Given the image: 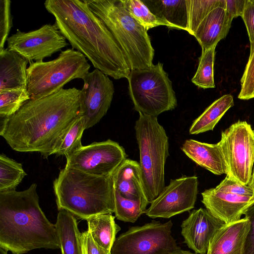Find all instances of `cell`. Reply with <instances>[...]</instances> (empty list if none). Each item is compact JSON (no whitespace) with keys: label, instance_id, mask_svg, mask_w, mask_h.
<instances>
[{"label":"cell","instance_id":"6da1fadb","mask_svg":"<svg viewBox=\"0 0 254 254\" xmlns=\"http://www.w3.org/2000/svg\"><path fill=\"white\" fill-rule=\"evenodd\" d=\"M80 90L62 89L29 99L8 118H0V135L14 150L52 155L58 142L79 116Z\"/></svg>","mask_w":254,"mask_h":254},{"label":"cell","instance_id":"7a4b0ae2","mask_svg":"<svg viewBox=\"0 0 254 254\" xmlns=\"http://www.w3.org/2000/svg\"><path fill=\"white\" fill-rule=\"evenodd\" d=\"M46 10L72 48L82 53L104 74L127 78L131 69L121 47L85 0H47Z\"/></svg>","mask_w":254,"mask_h":254},{"label":"cell","instance_id":"3957f363","mask_svg":"<svg viewBox=\"0 0 254 254\" xmlns=\"http://www.w3.org/2000/svg\"><path fill=\"white\" fill-rule=\"evenodd\" d=\"M0 247L12 254L38 249H61L55 224L39 204L37 185L0 192Z\"/></svg>","mask_w":254,"mask_h":254},{"label":"cell","instance_id":"277c9868","mask_svg":"<svg viewBox=\"0 0 254 254\" xmlns=\"http://www.w3.org/2000/svg\"><path fill=\"white\" fill-rule=\"evenodd\" d=\"M58 209L75 217L114 213L113 176H100L64 167L53 182Z\"/></svg>","mask_w":254,"mask_h":254},{"label":"cell","instance_id":"5b68a950","mask_svg":"<svg viewBox=\"0 0 254 254\" xmlns=\"http://www.w3.org/2000/svg\"><path fill=\"white\" fill-rule=\"evenodd\" d=\"M92 12L111 32L131 70L153 65L154 50L147 31L125 8L121 0H85Z\"/></svg>","mask_w":254,"mask_h":254},{"label":"cell","instance_id":"8992f818","mask_svg":"<svg viewBox=\"0 0 254 254\" xmlns=\"http://www.w3.org/2000/svg\"><path fill=\"white\" fill-rule=\"evenodd\" d=\"M134 129L143 185L150 203L165 187V166L169 155V138L155 117L139 113Z\"/></svg>","mask_w":254,"mask_h":254},{"label":"cell","instance_id":"52a82bcc","mask_svg":"<svg viewBox=\"0 0 254 254\" xmlns=\"http://www.w3.org/2000/svg\"><path fill=\"white\" fill-rule=\"evenodd\" d=\"M90 67L86 57L73 48L61 51L56 59L50 61L30 63L27 69L30 99L50 95L74 79H83Z\"/></svg>","mask_w":254,"mask_h":254},{"label":"cell","instance_id":"ba28073f","mask_svg":"<svg viewBox=\"0 0 254 254\" xmlns=\"http://www.w3.org/2000/svg\"><path fill=\"white\" fill-rule=\"evenodd\" d=\"M163 65L159 62L148 68L131 70L127 78L129 93L139 113L157 117L177 106L172 82Z\"/></svg>","mask_w":254,"mask_h":254},{"label":"cell","instance_id":"9c48e42d","mask_svg":"<svg viewBox=\"0 0 254 254\" xmlns=\"http://www.w3.org/2000/svg\"><path fill=\"white\" fill-rule=\"evenodd\" d=\"M220 143L227 165L226 175L249 185L254 163V132L246 121H238L222 131Z\"/></svg>","mask_w":254,"mask_h":254},{"label":"cell","instance_id":"30bf717a","mask_svg":"<svg viewBox=\"0 0 254 254\" xmlns=\"http://www.w3.org/2000/svg\"><path fill=\"white\" fill-rule=\"evenodd\" d=\"M173 223L152 221L130 228L115 240L111 254H171L180 248L171 235Z\"/></svg>","mask_w":254,"mask_h":254},{"label":"cell","instance_id":"8fae6325","mask_svg":"<svg viewBox=\"0 0 254 254\" xmlns=\"http://www.w3.org/2000/svg\"><path fill=\"white\" fill-rule=\"evenodd\" d=\"M127 157L123 146L115 141L108 139L83 145L66 157L65 167L95 176H113Z\"/></svg>","mask_w":254,"mask_h":254},{"label":"cell","instance_id":"7c38bea8","mask_svg":"<svg viewBox=\"0 0 254 254\" xmlns=\"http://www.w3.org/2000/svg\"><path fill=\"white\" fill-rule=\"evenodd\" d=\"M6 41L7 49L17 53L29 63L43 61L68 45L55 24H46L27 32L17 30Z\"/></svg>","mask_w":254,"mask_h":254},{"label":"cell","instance_id":"4fadbf2b","mask_svg":"<svg viewBox=\"0 0 254 254\" xmlns=\"http://www.w3.org/2000/svg\"><path fill=\"white\" fill-rule=\"evenodd\" d=\"M196 176H183L171 180L151 203L145 214L152 218H169L194 207L198 192Z\"/></svg>","mask_w":254,"mask_h":254},{"label":"cell","instance_id":"5bb4252c","mask_svg":"<svg viewBox=\"0 0 254 254\" xmlns=\"http://www.w3.org/2000/svg\"><path fill=\"white\" fill-rule=\"evenodd\" d=\"M83 80L79 115L84 119L86 129L99 123L106 114L113 98L114 86L108 76L96 68L89 72Z\"/></svg>","mask_w":254,"mask_h":254},{"label":"cell","instance_id":"9a60e30c","mask_svg":"<svg viewBox=\"0 0 254 254\" xmlns=\"http://www.w3.org/2000/svg\"><path fill=\"white\" fill-rule=\"evenodd\" d=\"M225 223L206 209L193 210L181 225L185 243L196 254H206L209 243Z\"/></svg>","mask_w":254,"mask_h":254},{"label":"cell","instance_id":"2e32d148","mask_svg":"<svg viewBox=\"0 0 254 254\" xmlns=\"http://www.w3.org/2000/svg\"><path fill=\"white\" fill-rule=\"evenodd\" d=\"M201 195V201L206 209L226 224L240 220L242 215L254 204V196L224 192L215 188L205 190Z\"/></svg>","mask_w":254,"mask_h":254},{"label":"cell","instance_id":"e0dca14e","mask_svg":"<svg viewBox=\"0 0 254 254\" xmlns=\"http://www.w3.org/2000/svg\"><path fill=\"white\" fill-rule=\"evenodd\" d=\"M250 228V221L245 217L224 224L211 240L206 254H244Z\"/></svg>","mask_w":254,"mask_h":254},{"label":"cell","instance_id":"ac0fdd59","mask_svg":"<svg viewBox=\"0 0 254 254\" xmlns=\"http://www.w3.org/2000/svg\"><path fill=\"white\" fill-rule=\"evenodd\" d=\"M198 165L215 175L227 173V165L220 143L209 144L194 139L186 140L181 148Z\"/></svg>","mask_w":254,"mask_h":254},{"label":"cell","instance_id":"d6986e66","mask_svg":"<svg viewBox=\"0 0 254 254\" xmlns=\"http://www.w3.org/2000/svg\"><path fill=\"white\" fill-rule=\"evenodd\" d=\"M28 63L16 52L0 51V91L27 89Z\"/></svg>","mask_w":254,"mask_h":254},{"label":"cell","instance_id":"ffe728a7","mask_svg":"<svg viewBox=\"0 0 254 254\" xmlns=\"http://www.w3.org/2000/svg\"><path fill=\"white\" fill-rule=\"evenodd\" d=\"M232 21L225 8L217 7L211 11L200 23L193 35L201 46L202 51L216 46L221 40L225 38Z\"/></svg>","mask_w":254,"mask_h":254},{"label":"cell","instance_id":"44dd1931","mask_svg":"<svg viewBox=\"0 0 254 254\" xmlns=\"http://www.w3.org/2000/svg\"><path fill=\"white\" fill-rule=\"evenodd\" d=\"M113 181L114 188L123 197L148 202L144 190L139 163L136 161L126 159L114 173Z\"/></svg>","mask_w":254,"mask_h":254},{"label":"cell","instance_id":"7402d4cb","mask_svg":"<svg viewBox=\"0 0 254 254\" xmlns=\"http://www.w3.org/2000/svg\"><path fill=\"white\" fill-rule=\"evenodd\" d=\"M151 12L172 28L188 31V0H142Z\"/></svg>","mask_w":254,"mask_h":254},{"label":"cell","instance_id":"603a6c76","mask_svg":"<svg viewBox=\"0 0 254 254\" xmlns=\"http://www.w3.org/2000/svg\"><path fill=\"white\" fill-rule=\"evenodd\" d=\"M62 254H81L80 233L75 216L60 210L55 224Z\"/></svg>","mask_w":254,"mask_h":254},{"label":"cell","instance_id":"cb8c5ba5","mask_svg":"<svg viewBox=\"0 0 254 254\" xmlns=\"http://www.w3.org/2000/svg\"><path fill=\"white\" fill-rule=\"evenodd\" d=\"M234 105V99L230 94H225L214 101L191 124L190 134H197L213 130L216 124Z\"/></svg>","mask_w":254,"mask_h":254},{"label":"cell","instance_id":"d4e9b609","mask_svg":"<svg viewBox=\"0 0 254 254\" xmlns=\"http://www.w3.org/2000/svg\"><path fill=\"white\" fill-rule=\"evenodd\" d=\"M112 214L96 215L86 221L88 230L94 241L100 246L111 252L116 236L121 228L115 221Z\"/></svg>","mask_w":254,"mask_h":254},{"label":"cell","instance_id":"484cf974","mask_svg":"<svg viewBox=\"0 0 254 254\" xmlns=\"http://www.w3.org/2000/svg\"><path fill=\"white\" fill-rule=\"evenodd\" d=\"M85 129V120L79 115L59 140L52 155L66 157L80 148L83 146L81 137Z\"/></svg>","mask_w":254,"mask_h":254},{"label":"cell","instance_id":"4316f807","mask_svg":"<svg viewBox=\"0 0 254 254\" xmlns=\"http://www.w3.org/2000/svg\"><path fill=\"white\" fill-rule=\"evenodd\" d=\"M113 196L115 217L126 222H135L143 213H145L149 203L141 199L132 200L125 198L114 188Z\"/></svg>","mask_w":254,"mask_h":254},{"label":"cell","instance_id":"83f0119b","mask_svg":"<svg viewBox=\"0 0 254 254\" xmlns=\"http://www.w3.org/2000/svg\"><path fill=\"white\" fill-rule=\"evenodd\" d=\"M26 175L21 163L0 154V192L16 190Z\"/></svg>","mask_w":254,"mask_h":254},{"label":"cell","instance_id":"f1b7e54d","mask_svg":"<svg viewBox=\"0 0 254 254\" xmlns=\"http://www.w3.org/2000/svg\"><path fill=\"white\" fill-rule=\"evenodd\" d=\"M217 7L225 9L226 0H188L189 33L193 36L202 20Z\"/></svg>","mask_w":254,"mask_h":254},{"label":"cell","instance_id":"f546056e","mask_svg":"<svg viewBox=\"0 0 254 254\" xmlns=\"http://www.w3.org/2000/svg\"><path fill=\"white\" fill-rule=\"evenodd\" d=\"M216 46L204 51L199 59V64L191 82L203 89L215 87L214 80V64L215 50Z\"/></svg>","mask_w":254,"mask_h":254},{"label":"cell","instance_id":"4dcf8cb0","mask_svg":"<svg viewBox=\"0 0 254 254\" xmlns=\"http://www.w3.org/2000/svg\"><path fill=\"white\" fill-rule=\"evenodd\" d=\"M125 8L147 31L154 27L164 25L172 28L166 21L153 14L140 0H121Z\"/></svg>","mask_w":254,"mask_h":254},{"label":"cell","instance_id":"1f68e13d","mask_svg":"<svg viewBox=\"0 0 254 254\" xmlns=\"http://www.w3.org/2000/svg\"><path fill=\"white\" fill-rule=\"evenodd\" d=\"M30 99L27 89L0 91V117L8 118Z\"/></svg>","mask_w":254,"mask_h":254},{"label":"cell","instance_id":"d6a6232c","mask_svg":"<svg viewBox=\"0 0 254 254\" xmlns=\"http://www.w3.org/2000/svg\"><path fill=\"white\" fill-rule=\"evenodd\" d=\"M241 88L238 98L244 100L254 98V51L250 55L241 79Z\"/></svg>","mask_w":254,"mask_h":254},{"label":"cell","instance_id":"836d02e7","mask_svg":"<svg viewBox=\"0 0 254 254\" xmlns=\"http://www.w3.org/2000/svg\"><path fill=\"white\" fill-rule=\"evenodd\" d=\"M10 3L9 0H0V51L4 49V43L12 26Z\"/></svg>","mask_w":254,"mask_h":254},{"label":"cell","instance_id":"e575fe53","mask_svg":"<svg viewBox=\"0 0 254 254\" xmlns=\"http://www.w3.org/2000/svg\"><path fill=\"white\" fill-rule=\"evenodd\" d=\"M215 188L224 192L248 196H254V192L249 185H242L227 175Z\"/></svg>","mask_w":254,"mask_h":254},{"label":"cell","instance_id":"d590c367","mask_svg":"<svg viewBox=\"0 0 254 254\" xmlns=\"http://www.w3.org/2000/svg\"><path fill=\"white\" fill-rule=\"evenodd\" d=\"M80 241L81 254H111L94 241L88 230L81 233Z\"/></svg>","mask_w":254,"mask_h":254},{"label":"cell","instance_id":"8d00e7d4","mask_svg":"<svg viewBox=\"0 0 254 254\" xmlns=\"http://www.w3.org/2000/svg\"><path fill=\"white\" fill-rule=\"evenodd\" d=\"M242 18L245 22L249 37L250 55H251L254 51V2L253 0H247Z\"/></svg>","mask_w":254,"mask_h":254},{"label":"cell","instance_id":"74e56055","mask_svg":"<svg viewBox=\"0 0 254 254\" xmlns=\"http://www.w3.org/2000/svg\"><path fill=\"white\" fill-rule=\"evenodd\" d=\"M245 217L250 223V228L245 243L244 254H254V204L245 212Z\"/></svg>","mask_w":254,"mask_h":254},{"label":"cell","instance_id":"f35d334b","mask_svg":"<svg viewBox=\"0 0 254 254\" xmlns=\"http://www.w3.org/2000/svg\"><path fill=\"white\" fill-rule=\"evenodd\" d=\"M247 0H226V12L231 19L242 17Z\"/></svg>","mask_w":254,"mask_h":254},{"label":"cell","instance_id":"ab89813d","mask_svg":"<svg viewBox=\"0 0 254 254\" xmlns=\"http://www.w3.org/2000/svg\"><path fill=\"white\" fill-rule=\"evenodd\" d=\"M171 254H194L188 251H185L181 250L180 249L175 251Z\"/></svg>","mask_w":254,"mask_h":254},{"label":"cell","instance_id":"60d3db41","mask_svg":"<svg viewBox=\"0 0 254 254\" xmlns=\"http://www.w3.org/2000/svg\"><path fill=\"white\" fill-rule=\"evenodd\" d=\"M254 192V168L252 172V177L251 178L250 184H249Z\"/></svg>","mask_w":254,"mask_h":254},{"label":"cell","instance_id":"b9f144b4","mask_svg":"<svg viewBox=\"0 0 254 254\" xmlns=\"http://www.w3.org/2000/svg\"><path fill=\"white\" fill-rule=\"evenodd\" d=\"M7 252L6 250L0 247V254H7Z\"/></svg>","mask_w":254,"mask_h":254},{"label":"cell","instance_id":"7bdbcfd3","mask_svg":"<svg viewBox=\"0 0 254 254\" xmlns=\"http://www.w3.org/2000/svg\"><path fill=\"white\" fill-rule=\"evenodd\" d=\"M253 130H254V129Z\"/></svg>","mask_w":254,"mask_h":254},{"label":"cell","instance_id":"ee69618b","mask_svg":"<svg viewBox=\"0 0 254 254\" xmlns=\"http://www.w3.org/2000/svg\"><path fill=\"white\" fill-rule=\"evenodd\" d=\"M254 2V0H253Z\"/></svg>","mask_w":254,"mask_h":254}]
</instances>
